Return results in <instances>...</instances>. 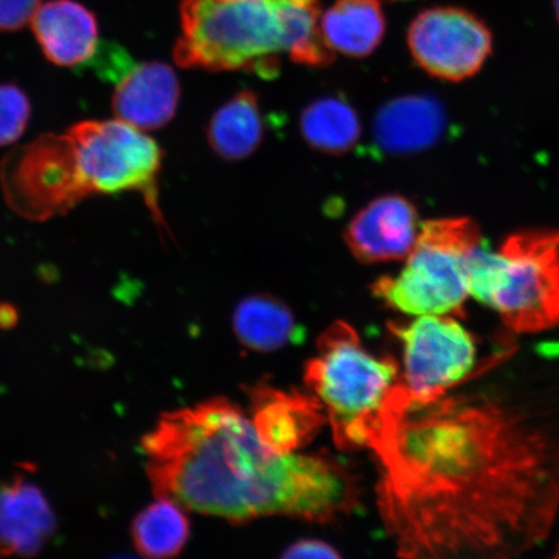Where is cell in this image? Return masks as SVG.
Instances as JSON below:
<instances>
[{"mask_svg":"<svg viewBox=\"0 0 559 559\" xmlns=\"http://www.w3.org/2000/svg\"><path fill=\"white\" fill-rule=\"evenodd\" d=\"M405 558H512L559 510V340L508 348L430 402L404 384L373 440Z\"/></svg>","mask_w":559,"mask_h":559,"instance_id":"obj_1","label":"cell"},{"mask_svg":"<svg viewBox=\"0 0 559 559\" xmlns=\"http://www.w3.org/2000/svg\"><path fill=\"white\" fill-rule=\"evenodd\" d=\"M157 498L230 522L289 515L328 522L358 506L352 472L326 456L280 454L226 400L170 412L143 438Z\"/></svg>","mask_w":559,"mask_h":559,"instance_id":"obj_2","label":"cell"},{"mask_svg":"<svg viewBox=\"0 0 559 559\" xmlns=\"http://www.w3.org/2000/svg\"><path fill=\"white\" fill-rule=\"evenodd\" d=\"M305 381L330 418L335 443L359 450L372 445L402 374L393 359L370 353L358 333L338 321L321 334Z\"/></svg>","mask_w":559,"mask_h":559,"instance_id":"obj_3","label":"cell"},{"mask_svg":"<svg viewBox=\"0 0 559 559\" xmlns=\"http://www.w3.org/2000/svg\"><path fill=\"white\" fill-rule=\"evenodd\" d=\"M174 60L181 68L272 80L286 55L282 0H183Z\"/></svg>","mask_w":559,"mask_h":559,"instance_id":"obj_4","label":"cell"},{"mask_svg":"<svg viewBox=\"0 0 559 559\" xmlns=\"http://www.w3.org/2000/svg\"><path fill=\"white\" fill-rule=\"evenodd\" d=\"M469 295L499 313L510 332L535 334L559 326V230L524 229L498 251H474Z\"/></svg>","mask_w":559,"mask_h":559,"instance_id":"obj_5","label":"cell"},{"mask_svg":"<svg viewBox=\"0 0 559 559\" xmlns=\"http://www.w3.org/2000/svg\"><path fill=\"white\" fill-rule=\"evenodd\" d=\"M481 242L477 222L466 216L426 221L401 274L377 280L373 296L412 317L463 314L471 258Z\"/></svg>","mask_w":559,"mask_h":559,"instance_id":"obj_6","label":"cell"},{"mask_svg":"<svg viewBox=\"0 0 559 559\" xmlns=\"http://www.w3.org/2000/svg\"><path fill=\"white\" fill-rule=\"evenodd\" d=\"M91 193L139 192L158 223L157 179L163 151L155 139L120 120L85 121L68 130Z\"/></svg>","mask_w":559,"mask_h":559,"instance_id":"obj_7","label":"cell"},{"mask_svg":"<svg viewBox=\"0 0 559 559\" xmlns=\"http://www.w3.org/2000/svg\"><path fill=\"white\" fill-rule=\"evenodd\" d=\"M0 185L7 204L31 221L64 215L93 194L68 132L40 135L13 150L0 165Z\"/></svg>","mask_w":559,"mask_h":559,"instance_id":"obj_8","label":"cell"},{"mask_svg":"<svg viewBox=\"0 0 559 559\" xmlns=\"http://www.w3.org/2000/svg\"><path fill=\"white\" fill-rule=\"evenodd\" d=\"M390 331L404 353L402 383L412 401L430 402L464 381L475 368L477 348L469 332L450 314H424Z\"/></svg>","mask_w":559,"mask_h":559,"instance_id":"obj_9","label":"cell"},{"mask_svg":"<svg viewBox=\"0 0 559 559\" xmlns=\"http://www.w3.org/2000/svg\"><path fill=\"white\" fill-rule=\"evenodd\" d=\"M412 56L436 79L460 82L477 74L492 52V35L484 21L457 7H435L412 21Z\"/></svg>","mask_w":559,"mask_h":559,"instance_id":"obj_10","label":"cell"},{"mask_svg":"<svg viewBox=\"0 0 559 559\" xmlns=\"http://www.w3.org/2000/svg\"><path fill=\"white\" fill-rule=\"evenodd\" d=\"M421 223L417 209L400 194L370 201L345 229V241L362 263L407 260L418 239Z\"/></svg>","mask_w":559,"mask_h":559,"instance_id":"obj_11","label":"cell"},{"mask_svg":"<svg viewBox=\"0 0 559 559\" xmlns=\"http://www.w3.org/2000/svg\"><path fill=\"white\" fill-rule=\"evenodd\" d=\"M251 423L271 451L289 454L306 445L325 423L317 397L260 384L251 390Z\"/></svg>","mask_w":559,"mask_h":559,"instance_id":"obj_12","label":"cell"},{"mask_svg":"<svg viewBox=\"0 0 559 559\" xmlns=\"http://www.w3.org/2000/svg\"><path fill=\"white\" fill-rule=\"evenodd\" d=\"M179 99V80L170 66L136 62L116 83L111 107L117 120L143 131L157 130L173 120Z\"/></svg>","mask_w":559,"mask_h":559,"instance_id":"obj_13","label":"cell"},{"mask_svg":"<svg viewBox=\"0 0 559 559\" xmlns=\"http://www.w3.org/2000/svg\"><path fill=\"white\" fill-rule=\"evenodd\" d=\"M31 24L41 52L55 66L83 68L100 44L95 13L75 0L41 3Z\"/></svg>","mask_w":559,"mask_h":559,"instance_id":"obj_14","label":"cell"},{"mask_svg":"<svg viewBox=\"0 0 559 559\" xmlns=\"http://www.w3.org/2000/svg\"><path fill=\"white\" fill-rule=\"evenodd\" d=\"M55 530L53 510L39 487L17 477L0 488V555L35 556Z\"/></svg>","mask_w":559,"mask_h":559,"instance_id":"obj_15","label":"cell"},{"mask_svg":"<svg viewBox=\"0 0 559 559\" xmlns=\"http://www.w3.org/2000/svg\"><path fill=\"white\" fill-rule=\"evenodd\" d=\"M444 129L445 111L435 97H397L384 104L374 118V144L388 155H411L436 144Z\"/></svg>","mask_w":559,"mask_h":559,"instance_id":"obj_16","label":"cell"},{"mask_svg":"<svg viewBox=\"0 0 559 559\" xmlns=\"http://www.w3.org/2000/svg\"><path fill=\"white\" fill-rule=\"evenodd\" d=\"M233 323L241 344L258 353L277 352L305 338V330L289 307L270 295L242 299L236 306Z\"/></svg>","mask_w":559,"mask_h":559,"instance_id":"obj_17","label":"cell"},{"mask_svg":"<svg viewBox=\"0 0 559 559\" xmlns=\"http://www.w3.org/2000/svg\"><path fill=\"white\" fill-rule=\"evenodd\" d=\"M320 24L326 46L349 58L372 53L386 31L380 0H337Z\"/></svg>","mask_w":559,"mask_h":559,"instance_id":"obj_18","label":"cell"},{"mask_svg":"<svg viewBox=\"0 0 559 559\" xmlns=\"http://www.w3.org/2000/svg\"><path fill=\"white\" fill-rule=\"evenodd\" d=\"M260 99L245 90L215 111L207 128V142L215 155L241 160L260 148L264 138V121Z\"/></svg>","mask_w":559,"mask_h":559,"instance_id":"obj_19","label":"cell"},{"mask_svg":"<svg viewBox=\"0 0 559 559\" xmlns=\"http://www.w3.org/2000/svg\"><path fill=\"white\" fill-rule=\"evenodd\" d=\"M300 132L313 150L338 156L358 144L361 124L358 114L344 97L325 96L304 109Z\"/></svg>","mask_w":559,"mask_h":559,"instance_id":"obj_20","label":"cell"},{"mask_svg":"<svg viewBox=\"0 0 559 559\" xmlns=\"http://www.w3.org/2000/svg\"><path fill=\"white\" fill-rule=\"evenodd\" d=\"M131 534L140 555L170 558L186 547L190 537V521L177 502L158 498L136 515Z\"/></svg>","mask_w":559,"mask_h":559,"instance_id":"obj_21","label":"cell"},{"mask_svg":"<svg viewBox=\"0 0 559 559\" xmlns=\"http://www.w3.org/2000/svg\"><path fill=\"white\" fill-rule=\"evenodd\" d=\"M286 27V55L297 64L324 68L334 52L321 33L319 0H282Z\"/></svg>","mask_w":559,"mask_h":559,"instance_id":"obj_22","label":"cell"},{"mask_svg":"<svg viewBox=\"0 0 559 559\" xmlns=\"http://www.w3.org/2000/svg\"><path fill=\"white\" fill-rule=\"evenodd\" d=\"M32 116L29 97L16 85H0V146L15 143Z\"/></svg>","mask_w":559,"mask_h":559,"instance_id":"obj_23","label":"cell"},{"mask_svg":"<svg viewBox=\"0 0 559 559\" xmlns=\"http://www.w3.org/2000/svg\"><path fill=\"white\" fill-rule=\"evenodd\" d=\"M135 64L136 62L122 46L114 41H105V44L100 41L85 67L95 69L103 80L117 83Z\"/></svg>","mask_w":559,"mask_h":559,"instance_id":"obj_24","label":"cell"},{"mask_svg":"<svg viewBox=\"0 0 559 559\" xmlns=\"http://www.w3.org/2000/svg\"><path fill=\"white\" fill-rule=\"evenodd\" d=\"M44 0H0V32L23 29L37 13Z\"/></svg>","mask_w":559,"mask_h":559,"instance_id":"obj_25","label":"cell"},{"mask_svg":"<svg viewBox=\"0 0 559 559\" xmlns=\"http://www.w3.org/2000/svg\"><path fill=\"white\" fill-rule=\"evenodd\" d=\"M283 558H340V554L324 542L300 540L292 544Z\"/></svg>","mask_w":559,"mask_h":559,"instance_id":"obj_26","label":"cell"},{"mask_svg":"<svg viewBox=\"0 0 559 559\" xmlns=\"http://www.w3.org/2000/svg\"><path fill=\"white\" fill-rule=\"evenodd\" d=\"M17 320V313L10 305H0V326H11Z\"/></svg>","mask_w":559,"mask_h":559,"instance_id":"obj_27","label":"cell"},{"mask_svg":"<svg viewBox=\"0 0 559 559\" xmlns=\"http://www.w3.org/2000/svg\"><path fill=\"white\" fill-rule=\"evenodd\" d=\"M554 4H555V10H556V15L559 21V0H554Z\"/></svg>","mask_w":559,"mask_h":559,"instance_id":"obj_28","label":"cell"},{"mask_svg":"<svg viewBox=\"0 0 559 559\" xmlns=\"http://www.w3.org/2000/svg\"><path fill=\"white\" fill-rule=\"evenodd\" d=\"M557 556L559 557V551H558V555H557Z\"/></svg>","mask_w":559,"mask_h":559,"instance_id":"obj_29","label":"cell"}]
</instances>
